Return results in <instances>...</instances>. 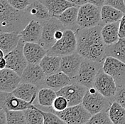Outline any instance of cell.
Instances as JSON below:
<instances>
[{
    "mask_svg": "<svg viewBox=\"0 0 125 124\" xmlns=\"http://www.w3.org/2000/svg\"><path fill=\"white\" fill-rule=\"evenodd\" d=\"M103 25L88 29H79L75 31L77 50L83 58L94 62H104L106 57L107 45L102 36Z\"/></svg>",
    "mask_w": 125,
    "mask_h": 124,
    "instance_id": "obj_1",
    "label": "cell"
},
{
    "mask_svg": "<svg viewBox=\"0 0 125 124\" xmlns=\"http://www.w3.org/2000/svg\"><path fill=\"white\" fill-rule=\"evenodd\" d=\"M31 21L24 10L11 7L7 0H0V30L20 33Z\"/></svg>",
    "mask_w": 125,
    "mask_h": 124,
    "instance_id": "obj_2",
    "label": "cell"
},
{
    "mask_svg": "<svg viewBox=\"0 0 125 124\" xmlns=\"http://www.w3.org/2000/svg\"><path fill=\"white\" fill-rule=\"evenodd\" d=\"M77 50V37L75 31L71 29H65L63 36L58 40L50 49L47 54L55 56H64L76 52Z\"/></svg>",
    "mask_w": 125,
    "mask_h": 124,
    "instance_id": "obj_3",
    "label": "cell"
},
{
    "mask_svg": "<svg viewBox=\"0 0 125 124\" xmlns=\"http://www.w3.org/2000/svg\"><path fill=\"white\" fill-rule=\"evenodd\" d=\"M103 62H97L83 58L80 68L73 81L79 83L87 88H93L94 82L99 71L102 69Z\"/></svg>",
    "mask_w": 125,
    "mask_h": 124,
    "instance_id": "obj_4",
    "label": "cell"
},
{
    "mask_svg": "<svg viewBox=\"0 0 125 124\" xmlns=\"http://www.w3.org/2000/svg\"><path fill=\"white\" fill-rule=\"evenodd\" d=\"M101 8L90 3L80 7L78 16L79 29H88L102 25Z\"/></svg>",
    "mask_w": 125,
    "mask_h": 124,
    "instance_id": "obj_5",
    "label": "cell"
},
{
    "mask_svg": "<svg viewBox=\"0 0 125 124\" xmlns=\"http://www.w3.org/2000/svg\"><path fill=\"white\" fill-rule=\"evenodd\" d=\"M82 104L93 116L102 111H108L112 102L94 88H88Z\"/></svg>",
    "mask_w": 125,
    "mask_h": 124,
    "instance_id": "obj_6",
    "label": "cell"
},
{
    "mask_svg": "<svg viewBox=\"0 0 125 124\" xmlns=\"http://www.w3.org/2000/svg\"><path fill=\"white\" fill-rule=\"evenodd\" d=\"M49 108L51 112L54 113L67 124H85L92 116L82 103L68 106L62 111H55L52 107Z\"/></svg>",
    "mask_w": 125,
    "mask_h": 124,
    "instance_id": "obj_7",
    "label": "cell"
},
{
    "mask_svg": "<svg viewBox=\"0 0 125 124\" xmlns=\"http://www.w3.org/2000/svg\"><path fill=\"white\" fill-rule=\"evenodd\" d=\"M42 34L39 44L48 51L56 42V32L58 30H65L66 29L56 17H51L48 20L42 22Z\"/></svg>",
    "mask_w": 125,
    "mask_h": 124,
    "instance_id": "obj_8",
    "label": "cell"
},
{
    "mask_svg": "<svg viewBox=\"0 0 125 124\" xmlns=\"http://www.w3.org/2000/svg\"><path fill=\"white\" fill-rule=\"evenodd\" d=\"M93 88L108 99L112 103L114 101V98L118 88L114 78L105 73L102 69L95 78Z\"/></svg>",
    "mask_w": 125,
    "mask_h": 124,
    "instance_id": "obj_9",
    "label": "cell"
},
{
    "mask_svg": "<svg viewBox=\"0 0 125 124\" xmlns=\"http://www.w3.org/2000/svg\"><path fill=\"white\" fill-rule=\"evenodd\" d=\"M24 44L25 41L21 38L18 46L4 56L7 60V68L14 70L20 76L22 75L23 71L29 64L23 53Z\"/></svg>",
    "mask_w": 125,
    "mask_h": 124,
    "instance_id": "obj_10",
    "label": "cell"
},
{
    "mask_svg": "<svg viewBox=\"0 0 125 124\" xmlns=\"http://www.w3.org/2000/svg\"><path fill=\"white\" fill-rule=\"evenodd\" d=\"M102 70L115 81L118 88L125 86V63L112 56L105 57Z\"/></svg>",
    "mask_w": 125,
    "mask_h": 124,
    "instance_id": "obj_11",
    "label": "cell"
},
{
    "mask_svg": "<svg viewBox=\"0 0 125 124\" xmlns=\"http://www.w3.org/2000/svg\"><path fill=\"white\" fill-rule=\"evenodd\" d=\"M88 88L82 84L73 81L69 85L65 86L58 91L57 96H63L67 99L69 106H76L83 103L84 96Z\"/></svg>",
    "mask_w": 125,
    "mask_h": 124,
    "instance_id": "obj_12",
    "label": "cell"
},
{
    "mask_svg": "<svg viewBox=\"0 0 125 124\" xmlns=\"http://www.w3.org/2000/svg\"><path fill=\"white\" fill-rule=\"evenodd\" d=\"M21 76V83L31 84L39 88L44 87L46 75L39 64L29 63Z\"/></svg>",
    "mask_w": 125,
    "mask_h": 124,
    "instance_id": "obj_13",
    "label": "cell"
},
{
    "mask_svg": "<svg viewBox=\"0 0 125 124\" xmlns=\"http://www.w3.org/2000/svg\"><path fill=\"white\" fill-rule=\"evenodd\" d=\"M34 106L16 97L12 93L0 91V109L4 111H24Z\"/></svg>",
    "mask_w": 125,
    "mask_h": 124,
    "instance_id": "obj_14",
    "label": "cell"
},
{
    "mask_svg": "<svg viewBox=\"0 0 125 124\" xmlns=\"http://www.w3.org/2000/svg\"><path fill=\"white\" fill-rule=\"evenodd\" d=\"M21 83V76L14 70L5 68L0 71V91L12 93Z\"/></svg>",
    "mask_w": 125,
    "mask_h": 124,
    "instance_id": "obj_15",
    "label": "cell"
},
{
    "mask_svg": "<svg viewBox=\"0 0 125 124\" xmlns=\"http://www.w3.org/2000/svg\"><path fill=\"white\" fill-rule=\"evenodd\" d=\"M83 60V58L78 52L62 56L61 71L73 79L78 75Z\"/></svg>",
    "mask_w": 125,
    "mask_h": 124,
    "instance_id": "obj_16",
    "label": "cell"
},
{
    "mask_svg": "<svg viewBox=\"0 0 125 124\" xmlns=\"http://www.w3.org/2000/svg\"><path fill=\"white\" fill-rule=\"evenodd\" d=\"M47 52L46 49L39 43L25 42L23 53L29 63L39 64Z\"/></svg>",
    "mask_w": 125,
    "mask_h": 124,
    "instance_id": "obj_17",
    "label": "cell"
},
{
    "mask_svg": "<svg viewBox=\"0 0 125 124\" xmlns=\"http://www.w3.org/2000/svg\"><path fill=\"white\" fill-rule=\"evenodd\" d=\"M24 11L30 16L31 20H37L42 22L52 17L46 6L39 0H30L29 6Z\"/></svg>",
    "mask_w": 125,
    "mask_h": 124,
    "instance_id": "obj_18",
    "label": "cell"
},
{
    "mask_svg": "<svg viewBox=\"0 0 125 124\" xmlns=\"http://www.w3.org/2000/svg\"><path fill=\"white\" fill-rule=\"evenodd\" d=\"M42 22L37 20H31L25 29L19 34L25 42L39 43L42 34Z\"/></svg>",
    "mask_w": 125,
    "mask_h": 124,
    "instance_id": "obj_19",
    "label": "cell"
},
{
    "mask_svg": "<svg viewBox=\"0 0 125 124\" xmlns=\"http://www.w3.org/2000/svg\"><path fill=\"white\" fill-rule=\"evenodd\" d=\"M39 89L40 88L38 86L33 84L21 83L12 93L23 101L33 103V101L36 100V96H38Z\"/></svg>",
    "mask_w": 125,
    "mask_h": 124,
    "instance_id": "obj_20",
    "label": "cell"
},
{
    "mask_svg": "<svg viewBox=\"0 0 125 124\" xmlns=\"http://www.w3.org/2000/svg\"><path fill=\"white\" fill-rule=\"evenodd\" d=\"M80 7L73 6L67 9L61 14L57 16L56 18L63 24L66 29H71L76 31L79 29L78 25V16Z\"/></svg>",
    "mask_w": 125,
    "mask_h": 124,
    "instance_id": "obj_21",
    "label": "cell"
},
{
    "mask_svg": "<svg viewBox=\"0 0 125 124\" xmlns=\"http://www.w3.org/2000/svg\"><path fill=\"white\" fill-rule=\"evenodd\" d=\"M73 82V79L67 74L62 71H60L52 75L46 76L44 82V87L52 88L57 92Z\"/></svg>",
    "mask_w": 125,
    "mask_h": 124,
    "instance_id": "obj_22",
    "label": "cell"
},
{
    "mask_svg": "<svg viewBox=\"0 0 125 124\" xmlns=\"http://www.w3.org/2000/svg\"><path fill=\"white\" fill-rule=\"evenodd\" d=\"M21 36L19 33L14 32H0V49L5 54L13 51L18 46Z\"/></svg>",
    "mask_w": 125,
    "mask_h": 124,
    "instance_id": "obj_23",
    "label": "cell"
},
{
    "mask_svg": "<svg viewBox=\"0 0 125 124\" xmlns=\"http://www.w3.org/2000/svg\"><path fill=\"white\" fill-rule=\"evenodd\" d=\"M48 9L52 17L61 14L67 9L75 6L68 0H39Z\"/></svg>",
    "mask_w": 125,
    "mask_h": 124,
    "instance_id": "obj_24",
    "label": "cell"
},
{
    "mask_svg": "<svg viewBox=\"0 0 125 124\" xmlns=\"http://www.w3.org/2000/svg\"><path fill=\"white\" fill-rule=\"evenodd\" d=\"M39 65L46 76L58 73L61 71V57L46 54L40 62Z\"/></svg>",
    "mask_w": 125,
    "mask_h": 124,
    "instance_id": "obj_25",
    "label": "cell"
},
{
    "mask_svg": "<svg viewBox=\"0 0 125 124\" xmlns=\"http://www.w3.org/2000/svg\"><path fill=\"white\" fill-rule=\"evenodd\" d=\"M119 22L107 24L102 26V36L107 46L112 45L119 41Z\"/></svg>",
    "mask_w": 125,
    "mask_h": 124,
    "instance_id": "obj_26",
    "label": "cell"
},
{
    "mask_svg": "<svg viewBox=\"0 0 125 124\" xmlns=\"http://www.w3.org/2000/svg\"><path fill=\"white\" fill-rule=\"evenodd\" d=\"M124 14H125L119 9L110 5L104 4L101 8L102 24L104 26L107 24L118 22L121 20Z\"/></svg>",
    "mask_w": 125,
    "mask_h": 124,
    "instance_id": "obj_27",
    "label": "cell"
},
{
    "mask_svg": "<svg viewBox=\"0 0 125 124\" xmlns=\"http://www.w3.org/2000/svg\"><path fill=\"white\" fill-rule=\"evenodd\" d=\"M57 93L52 88L43 87L39 89L38 93V103L43 107H52Z\"/></svg>",
    "mask_w": 125,
    "mask_h": 124,
    "instance_id": "obj_28",
    "label": "cell"
},
{
    "mask_svg": "<svg viewBox=\"0 0 125 124\" xmlns=\"http://www.w3.org/2000/svg\"><path fill=\"white\" fill-rule=\"evenodd\" d=\"M107 56L115 57L125 63V39H119L116 43L107 46L106 57Z\"/></svg>",
    "mask_w": 125,
    "mask_h": 124,
    "instance_id": "obj_29",
    "label": "cell"
},
{
    "mask_svg": "<svg viewBox=\"0 0 125 124\" xmlns=\"http://www.w3.org/2000/svg\"><path fill=\"white\" fill-rule=\"evenodd\" d=\"M108 114L114 124H125V109L117 101L112 103Z\"/></svg>",
    "mask_w": 125,
    "mask_h": 124,
    "instance_id": "obj_30",
    "label": "cell"
},
{
    "mask_svg": "<svg viewBox=\"0 0 125 124\" xmlns=\"http://www.w3.org/2000/svg\"><path fill=\"white\" fill-rule=\"evenodd\" d=\"M24 113L28 124H44V118L41 109L36 106L24 110Z\"/></svg>",
    "mask_w": 125,
    "mask_h": 124,
    "instance_id": "obj_31",
    "label": "cell"
},
{
    "mask_svg": "<svg viewBox=\"0 0 125 124\" xmlns=\"http://www.w3.org/2000/svg\"><path fill=\"white\" fill-rule=\"evenodd\" d=\"M7 124H28L24 111H5Z\"/></svg>",
    "mask_w": 125,
    "mask_h": 124,
    "instance_id": "obj_32",
    "label": "cell"
},
{
    "mask_svg": "<svg viewBox=\"0 0 125 124\" xmlns=\"http://www.w3.org/2000/svg\"><path fill=\"white\" fill-rule=\"evenodd\" d=\"M85 124H114L111 121L108 111H102L93 115Z\"/></svg>",
    "mask_w": 125,
    "mask_h": 124,
    "instance_id": "obj_33",
    "label": "cell"
},
{
    "mask_svg": "<svg viewBox=\"0 0 125 124\" xmlns=\"http://www.w3.org/2000/svg\"><path fill=\"white\" fill-rule=\"evenodd\" d=\"M41 111L44 118V124H67L53 112L43 111L42 109H41Z\"/></svg>",
    "mask_w": 125,
    "mask_h": 124,
    "instance_id": "obj_34",
    "label": "cell"
},
{
    "mask_svg": "<svg viewBox=\"0 0 125 124\" xmlns=\"http://www.w3.org/2000/svg\"><path fill=\"white\" fill-rule=\"evenodd\" d=\"M69 106L68 102L65 98L63 96H58L55 99L53 104L52 106V109L55 111H62Z\"/></svg>",
    "mask_w": 125,
    "mask_h": 124,
    "instance_id": "obj_35",
    "label": "cell"
},
{
    "mask_svg": "<svg viewBox=\"0 0 125 124\" xmlns=\"http://www.w3.org/2000/svg\"><path fill=\"white\" fill-rule=\"evenodd\" d=\"M7 1L11 7L19 10H25L30 3V0H7Z\"/></svg>",
    "mask_w": 125,
    "mask_h": 124,
    "instance_id": "obj_36",
    "label": "cell"
},
{
    "mask_svg": "<svg viewBox=\"0 0 125 124\" xmlns=\"http://www.w3.org/2000/svg\"><path fill=\"white\" fill-rule=\"evenodd\" d=\"M114 101L118 102L125 109V86L117 88V93L114 98Z\"/></svg>",
    "mask_w": 125,
    "mask_h": 124,
    "instance_id": "obj_37",
    "label": "cell"
},
{
    "mask_svg": "<svg viewBox=\"0 0 125 124\" xmlns=\"http://www.w3.org/2000/svg\"><path fill=\"white\" fill-rule=\"evenodd\" d=\"M105 4L110 5L117 9H119L125 14V4L124 0H106Z\"/></svg>",
    "mask_w": 125,
    "mask_h": 124,
    "instance_id": "obj_38",
    "label": "cell"
},
{
    "mask_svg": "<svg viewBox=\"0 0 125 124\" xmlns=\"http://www.w3.org/2000/svg\"><path fill=\"white\" fill-rule=\"evenodd\" d=\"M119 34L120 39H125V14L119 21Z\"/></svg>",
    "mask_w": 125,
    "mask_h": 124,
    "instance_id": "obj_39",
    "label": "cell"
},
{
    "mask_svg": "<svg viewBox=\"0 0 125 124\" xmlns=\"http://www.w3.org/2000/svg\"><path fill=\"white\" fill-rule=\"evenodd\" d=\"M76 7H81L89 3V0H68Z\"/></svg>",
    "mask_w": 125,
    "mask_h": 124,
    "instance_id": "obj_40",
    "label": "cell"
},
{
    "mask_svg": "<svg viewBox=\"0 0 125 124\" xmlns=\"http://www.w3.org/2000/svg\"><path fill=\"white\" fill-rule=\"evenodd\" d=\"M0 124H7L6 111L2 109H0Z\"/></svg>",
    "mask_w": 125,
    "mask_h": 124,
    "instance_id": "obj_41",
    "label": "cell"
},
{
    "mask_svg": "<svg viewBox=\"0 0 125 124\" xmlns=\"http://www.w3.org/2000/svg\"><path fill=\"white\" fill-rule=\"evenodd\" d=\"M105 1L106 0H89V3L93 4L95 6L102 7L103 5L105 4Z\"/></svg>",
    "mask_w": 125,
    "mask_h": 124,
    "instance_id": "obj_42",
    "label": "cell"
},
{
    "mask_svg": "<svg viewBox=\"0 0 125 124\" xmlns=\"http://www.w3.org/2000/svg\"><path fill=\"white\" fill-rule=\"evenodd\" d=\"M7 68V60L5 58L0 59V70Z\"/></svg>",
    "mask_w": 125,
    "mask_h": 124,
    "instance_id": "obj_43",
    "label": "cell"
},
{
    "mask_svg": "<svg viewBox=\"0 0 125 124\" xmlns=\"http://www.w3.org/2000/svg\"><path fill=\"white\" fill-rule=\"evenodd\" d=\"M124 1H125V0H124Z\"/></svg>",
    "mask_w": 125,
    "mask_h": 124,
    "instance_id": "obj_44",
    "label": "cell"
}]
</instances>
